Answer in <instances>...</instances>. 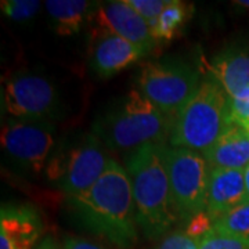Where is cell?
Masks as SVG:
<instances>
[{"label": "cell", "mask_w": 249, "mask_h": 249, "mask_svg": "<svg viewBox=\"0 0 249 249\" xmlns=\"http://www.w3.org/2000/svg\"><path fill=\"white\" fill-rule=\"evenodd\" d=\"M212 229L249 244V199L214 220Z\"/></svg>", "instance_id": "18"}, {"label": "cell", "mask_w": 249, "mask_h": 249, "mask_svg": "<svg viewBox=\"0 0 249 249\" xmlns=\"http://www.w3.org/2000/svg\"><path fill=\"white\" fill-rule=\"evenodd\" d=\"M248 201L244 170L211 168L208 187L205 214L212 220H217L234 208Z\"/></svg>", "instance_id": "13"}, {"label": "cell", "mask_w": 249, "mask_h": 249, "mask_svg": "<svg viewBox=\"0 0 249 249\" xmlns=\"http://www.w3.org/2000/svg\"><path fill=\"white\" fill-rule=\"evenodd\" d=\"M35 249H61V247L58 245V242L54 240V237L47 235L43 240L39 241V244L36 245Z\"/></svg>", "instance_id": "25"}, {"label": "cell", "mask_w": 249, "mask_h": 249, "mask_svg": "<svg viewBox=\"0 0 249 249\" xmlns=\"http://www.w3.org/2000/svg\"><path fill=\"white\" fill-rule=\"evenodd\" d=\"M109 160L101 139L96 133L88 134L62 158L52 178L71 198L89 190L107 169Z\"/></svg>", "instance_id": "9"}, {"label": "cell", "mask_w": 249, "mask_h": 249, "mask_svg": "<svg viewBox=\"0 0 249 249\" xmlns=\"http://www.w3.org/2000/svg\"><path fill=\"white\" fill-rule=\"evenodd\" d=\"M204 157L211 168L245 170L249 166V130L231 124Z\"/></svg>", "instance_id": "14"}, {"label": "cell", "mask_w": 249, "mask_h": 249, "mask_svg": "<svg viewBox=\"0 0 249 249\" xmlns=\"http://www.w3.org/2000/svg\"><path fill=\"white\" fill-rule=\"evenodd\" d=\"M208 76L231 98L249 88V54L235 49H224L209 65Z\"/></svg>", "instance_id": "15"}, {"label": "cell", "mask_w": 249, "mask_h": 249, "mask_svg": "<svg viewBox=\"0 0 249 249\" xmlns=\"http://www.w3.org/2000/svg\"><path fill=\"white\" fill-rule=\"evenodd\" d=\"M62 249H106L91 241L78 238V237H67L62 244Z\"/></svg>", "instance_id": "24"}, {"label": "cell", "mask_w": 249, "mask_h": 249, "mask_svg": "<svg viewBox=\"0 0 249 249\" xmlns=\"http://www.w3.org/2000/svg\"><path fill=\"white\" fill-rule=\"evenodd\" d=\"M54 126L50 121L9 118L1 127V148L18 166L40 173L54 150Z\"/></svg>", "instance_id": "7"}, {"label": "cell", "mask_w": 249, "mask_h": 249, "mask_svg": "<svg viewBox=\"0 0 249 249\" xmlns=\"http://www.w3.org/2000/svg\"><path fill=\"white\" fill-rule=\"evenodd\" d=\"M244 180H245V190H247V196L249 199V166L244 170Z\"/></svg>", "instance_id": "26"}, {"label": "cell", "mask_w": 249, "mask_h": 249, "mask_svg": "<svg viewBox=\"0 0 249 249\" xmlns=\"http://www.w3.org/2000/svg\"><path fill=\"white\" fill-rule=\"evenodd\" d=\"M191 11H193L191 4L178 0H170L169 6L163 10L158 21L152 27V34L157 42L160 40L169 42L175 39L181 31V28L186 25V22L191 16Z\"/></svg>", "instance_id": "17"}, {"label": "cell", "mask_w": 249, "mask_h": 249, "mask_svg": "<svg viewBox=\"0 0 249 249\" xmlns=\"http://www.w3.org/2000/svg\"><path fill=\"white\" fill-rule=\"evenodd\" d=\"M230 122L249 130V88L229 100Z\"/></svg>", "instance_id": "21"}, {"label": "cell", "mask_w": 249, "mask_h": 249, "mask_svg": "<svg viewBox=\"0 0 249 249\" xmlns=\"http://www.w3.org/2000/svg\"><path fill=\"white\" fill-rule=\"evenodd\" d=\"M145 54L121 36L93 29L90 49V64L100 78H109L132 64L139 61Z\"/></svg>", "instance_id": "11"}, {"label": "cell", "mask_w": 249, "mask_h": 249, "mask_svg": "<svg viewBox=\"0 0 249 249\" xmlns=\"http://www.w3.org/2000/svg\"><path fill=\"white\" fill-rule=\"evenodd\" d=\"M3 108L14 119L50 121L58 107L53 83L42 75L19 72L3 83Z\"/></svg>", "instance_id": "8"}, {"label": "cell", "mask_w": 249, "mask_h": 249, "mask_svg": "<svg viewBox=\"0 0 249 249\" xmlns=\"http://www.w3.org/2000/svg\"><path fill=\"white\" fill-rule=\"evenodd\" d=\"M230 97L206 75L196 93L178 112L170 132V147H180L204 155L231 124Z\"/></svg>", "instance_id": "4"}, {"label": "cell", "mask_w": 249, "mask_h": 249, "mask_svg": "<svg viewBox=\"0 0 249 249\" xmlns=\"http://www.w3.org/2000/svg\"><path fill=\"white\" fill-rule=\"evenodd\" d=\"M91 21L94 22V29L121 36L137 46L144 54L150 53L158 43L151 25L126 0L101 3L93 13Z\"/></svg>", "instance_id": "10"}, {"label": "cell", "mask_w": 249, "mask_h": 249, "mask_svg": "<svg viewBox=\"0 0 249 249\" xmlns=\"http://www.w3.org/2000/svg\"><path fill=\"white\" fill-rule=\"evenodd\" d=\"M45 9L58 35H73L79 32L88 18H91L97 3L86 0H47Z\"/></svg>", "instance_id": "16"}, {"label": "cell", "mask_w": 249, "mask_h": 249, "mask_svg": "<svg viewBox=\"0 0 249 249\" xmlns=\"http://www.w3.org/2000/svg\"><path fill=\"white\" fill-rule=\"evenodd\" d=\"M170 194L178 219L191 220L205 213L209 163L202 154L180 147H166Z\"/></svg>", "instance_id": "6"}, {"label": "cell", "mask_w": 249, "mask_h": 249, "mask_svg": "<svg viewBox=\"0 0 249 249\" xmlns=\"http://www.w3.org/2000/svg\"><path fill=\"white\" fill-rule=\"evenodd\" d=\"M72 212L82 224L121 249L137 241V219L129 175L111 160L101 178L79 196H71Z\"/></svg>", "instance_id": "1"}, {"label": "cell", "mask_w": 249, "mask_h": 249, "mask_svg": "<svg viewBox=\"0 0 249 249\" xmlns=\"http://www.w3.org/2000/svg\"><path fill=\"white\" fill-rule=\"evenodd\" d=\"M1 11L13 21L25 22L35 17V14L40 10L42 3L37 0H3Z\"/></svg>", "instance_id": "19"}, {"label": "cell", "mask_w": 249, "mask_h": 249, "mask_svg": "<svg viewBox=\"0 0 249 249\" xmlns=\"http://www.w3.org/2000/svg\"><path fill=\"white\" fill-rule=\"evenodd\" d=\"M234 4H237V6H240V7L249 9V0H238V1H234Z\"/></svg>", "instance_id": "27"}, {"label": "cell", "mask_w": 249, "mask_h": 249, "mask_svg": "<svg viewBox=\"0 0 249 249\" xmlns=\"http://www.w3.org/2000/svg\"><path fill=\"white\" fill-rule=\"evenodd\" d=\"M199 238L186 230H175L165 235L155 249H198Z\"/></svg>", "instance_id": "23"}, {"label": "cell", "mask_w": 249, "mask_h": 249, "mask_svg": "<svg viewBox=\"0 0 249 249\" xmlns=\"http://www.w3.org/2000/svg\"><path fill=\"white\" fill-rule=\"evenodd\" d=\"M201 82V73L193 64L166 58L142 65L137 90L163 114L175 119L196 94Z\"/></svg>", "instance_id": "5"}, {"label": "cell", "mask_w": 249, "mask_h": 249, "mask_svg": "<svg viewBox=\"0 0 249 249\" xmlns=\"http://www.w3.org/2000/svg\"><path fill=\"white\" fill-rule=\"evenodd\" d=\"M198 249H249V244L211 229L199 238Z\"/></svg>", "instance_id": "20"}, {"label": "cell", "mask_w": 249, "mask_h": 249, "mask_svg": "<svg viewBox=\"0 0 249 249\" xmlns=\"http://www.w3.org/2000/svg\"><path fill=\"white\" fill-rule=\"evenodd\" d=\"M42 231V219L34 206H1L0 249H35Z\"/></svg>", "instance_id": "12"}, {"label": "cell", "mask_w": 249, "mask_h": 249, "mask_svg": "<svg viewBox=\"0 0 249 249\" xmlns=\"http://www.w3.org/2000/svg\"><path fill=\"white\" fill-rule=\"evenodd\" d=\"M165 152V144H150L126 158L137 226L151 240L168 235L180 220L170 194Z\"/></svg>", "instance_id": "2"}, {"label": "cell", "mask_w": 249, "mask_h": 249, "mask_svg": "<svg viewBox=\"0 0 249 249\" xmlns=\"http://www.w3.org/2000/svg\"><path fill=\"white\" fill-rule=\"evenodd\" d=\"M151 28L155 25L163 10L169 6L170 0H126Z\"/></svg>", "instance_id": "22"}, {"label": "cell", "mask_w": 249, "mask_h": 249, "mask_svg": "<svg viewBox=\"0 0 249 249\" xmlns=\"http://www.w3.org/2000/svg\"><path fill=\"white\" fill-rule=\"evenodd\" d=\"M173 119L157 108L140 90H130L103 116L94 133L108 148L132 152L150 144H163L170 137Z\"/></svg>", "instance_id": "3"}]
</instances>
